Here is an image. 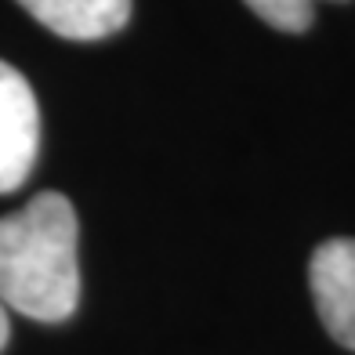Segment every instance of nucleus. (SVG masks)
Returning a JSON list of instances; mask_svg holds the SVG:
<instances>
[{
    "label": "nucleus",
    "mask_w": 355,
    "mask_h": 355,
    "mask_svg": "<svg viewBox=\"0 0 355 355\" xmlns=\"http://www.w3.org/2000/svg\"><path fill=\"white\" fill-rule=\"evenodd\" d=\"M76 211L62 192H40L0 218V304L40 322H62L80 304Z\"/></svg>",
    "instance_id": "nucleus-1"
},
{
    "label": "nucleus",
    "mask_w": 355,
    "mask_h": 355,
    "mask_svg": "<svg viewBox=\"0 0 355 355\" xmlns=\"http://www.w3.org/2000/svg\"><path fill=\"white\" fill-rule=\"evenodd\" d=\"M33 19L66 40H105L131 19V0H19Z\"/></svg>",
    "instance_id": "nucleus-4"
},
{
    "label": "nucleus",
    "mask_w": 355,
    "mask_h": 355,
    "mask_svg": "<svg viewBox=\"0 0 355 355\" xmlns=\"http://www.w3.org/2000/svg\"><path fill=\"white\" fill-rule=\"evenodd\" d=\"M243 4L283 33H304L312 26V0H243Z\"/></svg>",
    "instance_id": "nucleus-5"
},
{
    "label": "nucleus",
    "mask_w": 355,
    "mask_h": 355,
    "mask_svg": "<svg viewBox=\"0 0 355 355\" xmlns=\"http://www.w3.org/2000/svg\"><path fill=\"white\" fill-rule=\"evenodd\" d=\"M8 337H11V322H8V309H4V304H0V352H4Z\"/></svg>",
    "instance_id": "nucleus-6"
},
{
    "label": "nucleus",
    "mask_w": 355,
    "mask_h": 355,
    "mask_svg": "<svg viewBox=\"0 0 355 355\" xmlns=\"http://www.w3.org/2000/svg\"><path fill=\"white\" fill-rule=\"evenodd\" d=\"M309 283L322 330L341 348L355 352V239L319 243L309 265Z\"/></svg>",
    "instance_id": "nucleus-3"
},
{
    "label": "nucleus",
    "mask_w": 355,
    "mask_h": 355,
    "mask_svg": "<svg viewBox=\"0 0 355 355\" xmlns=\"http://www.w3.org/2000/svg\"><path fill=\"white\" fill-rule=\"evenodd\" d=\"M40 153V109L29 80L0 58V192H15Z\"/></svg>",
    "instance_id": "nucleus-2"
}]
</instances>
